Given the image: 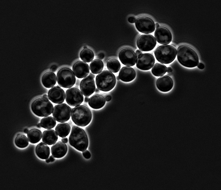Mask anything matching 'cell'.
Listing matches in <instances>:
<instances>
[{"label":"cell","instance_id":"6da1fadb","mask_svg":"<svg viewBox=\"0 0 221 190\" xmlns=\"http://www.w3.org/2000/svg\"><path fill=\"white\" fill-rule=\"evenodd\" d=\"M177 56L179 62L183 66L193 68L199 63L198 56L192 48L184 45H180L177 49Z\"/></svg>","mask_w":221,"mask_h":190},{"label":"cell","instance_id":"52a82bcc","mask_svg":"<svg viewBox=\"0 0 221 190\" xmlns=\"http://www.w3.org/2000/svg\"><path fill=\"white\" fill-rule=\"evenodd\" d=\"M56 79L59 86L66 88L72 87L76 81L75 75L73 70L67 67H62L58 70Z\"/></svg>","mask_w":221,"mask_h":190},{"label":"cell","instance_id":"7a4b0ae2","mask_svg":"<svg viewBox=\"0 0 221 190\" xmlns=\"http://www.w3.org/2000/svg\"><path fill=\"white\" fill-rule=\"evenodd\" d=\"M69 142L71 145L80 151L86 150L88 145V139L86 133L83 128L76 125L72 128Z\"/></svg>","mask_w":221,"mask_h":190},{"label":"cell","instance_id":"ffe728a7","mask_svg":"<svg viewBox=\"0 0 221 190\" xmlns=\"http://www.w3.org/2000/svg\"><path fill=\"white\" fill-rule=\"evenodd\" d=\"M67 150V145L62 141H59L55 143L51 147L52 155L56 158H60L64 156Z\"/></svg>","mask_w":221,"mask_h":190},{"label":"cell","instance_id":"60d3db41","mask_svg":"<svg viewBox=\"0 0 221 190\" xmlns=\"http://www.w3.org/2000/svg\"><path fill=\"white\" fill-rule=\"evenodd\" d=\"M173 71L172 68L170 66L168 67L167 68V71L168 73L171 72Z\"/></svg>","mask_w":221,"mask_h":190},{"label":"cell","instance_id":"277c9868","mask_svg":"<svg viewBox=\"0 0 221 190\" xmlns=\"http://www.w3.org/2000/svg\"><path fill=\"white\" fill-rule=\"evenodd\" d=\"M96 84L97 88L101 91L107 92L112 89L115 85L116 78L111 71L104 70L96 76Z\"/></svg>","mask_w":221,"mask_h":190},{"label":"cell","instance_id":"30bf717a","mask_svg":"<svg viewBox=\"0 0 221 190\" xmlns=\"http://www.w3.org/2000/svg\"><path fill=\"white\" fill-rule=\"evenodd\" d=\"M136 43L139 49L143 51H148L154 48L156 45L157 41L153 35L143 34L138 37Z\"/></svg>","mask_w":221,"mask_h":190},{"label":"cell","instance_id":"836d02e7","mask_svg":"<svg viewBox=\"0 0 221 190\" xmlns=\"http://www.w3.org/2000/svg\"><path fill=\"white\" fill-rule=\"evenodd\" d=\"M128 21L130 23H133L135 22L136 18L133 17H131L128 18Z\"/></svg>","mask_w":221,"mask_h":190},{"label":"cell","instance_id":"83f0119b","mask_svg":"<svg viewBox=\"0 0 221 190\" xmlns=\"http://www.w3.org/2000/svg\"><path fill=\"white\" fill-rule=\"evenodd\" d=\"M42 127L46 129H50L54 127L56 124V120L51 116H46L42 118L40 122Z\"/></svg>","mask_w":221,"mask_h":190},{"label":"cell","instance_id":"d6a6232c","mask_svg":"<svg viewBox=\"0 0 221 190\" xmlns=\"http://www.w3.org/2000/svg\"><path fill=\"white\" fill-rule=\"evenodd\" d=\"M83 154L84 157L86 159L89 158L91 156L90 152L88 150H86L83 151Z\"/></svg>","mask_w":221,"mask_h":190},{"label":"cell","instance_id":"74e56055","mask_svg":"<svg viewBox=\"0 0 221 190\" xmlns=\"http://www.w3.org/2000/svg\"><path fill=\"white\" fill-rule=\"evenodd\" d=\"M106 101H110L111 99V96L109 95H107L105 97Z\"/></svg>","mask_w":221,"mask_h":190},{"label":"cell","instance_id":"f5cc1de1","mask_svg":"<svg viewBox=\"0 0 221 190\" xmlns=\"http://www.w3.org/2000/svg\"><path fill=\"white\" fill-rule=\"evenodd\" d=\"M87 48V47L86 46H84L83 47V48Z\"/></svg>","mask_w":221,"mask_h":190},{"label":"cell","instance_id":"f35d334b","mask_svg":"<svg viewBox=\"0 0 221 190\" xmlns=\"http://www.w3.org/2000/svg\"><path fill=\"white\" fill-rule=\"evenodd\" d=\"M136 55L137 56H139L140 55L142 54V52L140 51V50L138 49L136 51V53H135Z\"/></svg>","mask_w":221,"mask_h":190},{"label":"cell","instance_id":"603a6c76","mask_svg":"<svg viewBox=\"0 0 221 190\" xmlns=\"http://www.w3.org/2000/svg\"><path fill=\"white\" fill-rule=\"evenodd\" d=\"M56 131L52 129L43 131L42 136V141L48 145L54 144L57 141L58 136Z\"/></svg>","mask_w":221,"mask_h":190},{"label":"cell","instance_id":"ac0fdd59","mask_svg":"<svg viewBox=\"0 0 221 190\" xmlns=\"http://www.w3.org/2000/svg\"><path fill=\"white\" fill-rule=\"evenodd\" d=\"M158 89L163 92L170 91L173 86V82L172 78L167 75H163L159 78L156 82Z\"/></svg>","mask_w":221,"mask_h":190},{"label":"cell","instance_id":"f546056e","mask_svg":"<svg viewBox=\"0 0 221 190\" xmlns=\"http://www.w3.org/2000/svg\"><path fill=\"white\" fill-rule=\"evenodd\" d=\"M14 142L18 147L20 148H24L28 146L29 142L26 136L20 133L17 134L16 136L14 139Z\"/></svg>","mask_w":221,"mask_h":190},{"label":"cell","instance_id":"d590c367","mask_svg":"<svg viewBox=\"0 0 221 190\" xmlns=\"http://www.w3.org/2000/svg\"><path fill=\"white\" fill-rule=\"evenodd\" d=\"M57 69V67L56 65H52L50 67V70L52 71L55 72Z\"/></svg>","mask_w":221,"mask_h":190},{"label":"cell","instance_id":"4dcf8cb0","mask_svg":"<svg viewBox=\"0 0 221 190\" xmlns=\"http://www.w3.org/2000/svg\"><path fill=\"white\" fill-rule=\"evenodd\" d=\"M80 59L83 61L89 63L94 59V54L93 51L89 48H83L80 53Z\"/></svg>","mask_w":221,"mask_h":190},{"label":"cell","instance_id":"9c48e42d","mask_svg":"<svg viewBox=\"0 0 221 190\" xmlns=\"http://www.w3.org/2000/svg\"><path fill=\"white\" fill-rule=\"evenodd\" d=\"M135 25L137 30L143 33H152L155 29L154 21L147 16H143L138 18L135 22Z\"/></svg>","mask_w":221,"mask_h":190},{"label":"cell","instance_id":"d4e9b609","mask_svg":"<svg viewBox=\"0 0 221 190\" xmlns=\"http://www.w3.org/2000/svg\"><path fill=\"white\" fill-rule=\"evenodd\" d=\"M71 129L70 125L67 123L63 122L58 124L55 130L58 136L61 138L65 137L69 134Z\"/></svg>","mask_w":221,"mask_h":190},{"label":"cell","instance_id":"e0dca14e","mask_svg":"<svg viewBox=\"0 0 221 190\" xmlns=\"http://www.w3.org/2000/svg\"><path fill=\"white\" fill-rule=\"evenodd\" d=\"M72 70L75 76L78 78H84L89 73V67L85 62L78 60L75 62L72 67Z\"/></svg>","mask_w":221,"mask_h":190},{"label":"cell","instance_id":"8fae6325","mask_svg":"<svg viewBox=\"0 0 221 190\" xmlns=\"http://www.w3.org/2000/svg\"><path fill=\"white\" fill-rule=\"evenodd\" d=\"M65 100L67 103L71 106L81 104L83 101V96L80 90L76 87L69 88L66 91Z\"/></svg>","mask_w":221,"mask_h":190},{"label":"cell","instance_id":"7c38bea8","mask_svg":"<svg viewBox=\"0 0 221 190\" xmlns=\"http://www.w3.org/2000/svg\"><path fill=\"white\" fill-rule=\"evenodd\" d=\"M118 57L122 64L130 66L135 65L137 58L134 51L127 48H122L120 51Z\"/></svg>","mask_w":221,"mask_h":190},{"label":"cell","instance_id":"44dd1931","mask_svg":"<svg viewBox=\"0 0 221 190\" xmlns=\"http://www.w3.org/2000/svg\"><path fill=\"white\" fill-rule=\"evenodd\" d=\"M106 101L105 98L102 95L96 94L89 98L88 104L91 108L95 109H99L104 105Z\"/></svg>","mask_w":221,"mask_h":190},{"label":"cell","instance_id":"cb8c5ba5","mask_svg":"<svg viewBox=\"0 0 221 190\" xmlns=\"http://www.w3.org/2000/svg\"><path fill=\"white\" fill-rule=\"evenodd\" d=\"M35 152L39 158L42 159H46L49 157L50 150L49 147L47 144L43 142H41L36 146Z\"/></svg>","mask_w":221,"mask_h":190},{"label":"cell","instance_id":"7402d4cb","mask_svg":"<svg viewBox=\"0 0 221 190\" xmlns=\"http://www.w3.org/2000/svg\"><path fill=\"white\" fill-rule=\"evenodd\" d=\"M41 81L42 84L45 87L48 88H51L56 84V75L52 71H46L42 75Z\"/></svg>","mask_w":221,"mask_h":190},{"label":"cell","instance_id":"2e32d148","mask_svg":"<svg viewBox=\"0 0 221 190\" xmlns=\"http://www.w3.org/2000/svg\"><path fill=\"white\" fill-rule=\"evenodd\" d=\"M65 96L64 90L58 86L52 87L48 92V99L55 104H60L63 102Z\"/></svg>","mask_w":221,"mask_h":190},{"label":"cell","instance_id":"f1b7e54d","mask_svg":"<svg viewBox=\"0 0 221 190\" xmlns=\"http://www.w3.org/2000/svg\"><path fill=\"white\" fill-rule=\"evenodd\" d=\"M167 67L165 65L156 63L153 67L151 71L155 76L159 77L165 74L167 72Z\"/></svg>","mask_w":221,"mask_h":190},{"label":"cell","instance_id":"f6af8a7d","mask_svg":"<svg viewBox=\"0 0 221 190\" xmlns=\"http://www.w3.org/2000/svg\"><path fill=\"white\" fill-rule=\"evenodd\" d=\"M89 75H90L92 77H93L94 78L95 77V75L93 74L92 73H90L89 74Z\"/></svg>","mask_w":221,"mask_h":190},{"label":"cell","instance_id":"1f68e13d","mask_svg":"<svg viewBox=\"0 0 221 190\" xmlns=\"http://www.w3.org/2000/svg\"><path fill=\"white\" fill-rule=\"evenodd\" d=\"M121 65L119 61L116 59L112 58L108 60L107 66L108 70L113 73L118 72L120 70Z\"/></svg>","mask_w":221,"mask_h":190},{"label":"cell","instance_id":"8992f818","mask_svg":"<svg viewBox=\"0 0 221 190\" xmlns=\"http://www.w3.org/2000/svg\"><path fill=\"white\" fill-rule=\"evenodd\" d=\"M177 53L176 48L170 45L159 46L155 50L154 54L157 60L165 64H169L175 59Z\"/></svg>","mask_w":221,"mask_h":190},{"label":"cell","instance_id":"681fc988","mask_svg":"<svg viewBox=\"0 0 221 190\" xmlns=\"http://www.w3.org/2000/svg\"><path fill=\"white\" fill-rule=\"evenodd\" d=\"M37 127L40 128H41V124L40 123H38L37 125Z\"/></svg>","mask_w":221,"mask_h":190},{"label":"cell","instance_id":"9a60e30c","mask_svg":"<svg viewBox=\"0 0 221 190\" xmlns=\"http://www.w3.org/2000/svg\"><path fill=\"white\" fill-rule=\"evenodd\" d=\"M80 89L85 97H89L92 94L95 89L94 78L89 75L84 77L80 82Z\"/></svg>","mask_w":221,"mask_h":190},{"label":"cell","instance_id":"7dc6e473","mask_svg":"<svg viewBox=\"0 0 221 190\" xmlns=\"http://www.w3.org/2000/svg\"><path fill=\"white\" fill-rule=\"evenodd\" d=\"M45 162H46L48 163L50 162V161L49 158H48L46 159Z\"/></svg>","mask_w":221,"mask_h":190},{"label":"cell","instance_id":"5b68a950","mask_svg":"<svg viewBox=\"0 0 221 190\" xmlns=\"http://www.w3.org/2000/svg\"><path fill=\"white\" fill-rule=\"evenodd\" d=\"M33 112L39 117H45L51 115L52 112L53 106L48 99L39 97L34 99L31 104Z\"/></svg>","mask_w":221,"mask_h":190},{"label":"cell","instance_id":"4fadbf2b","mask_svg":"<svg viewBox=\"0 0 221 190\" xmlns=\"http://www.w3.org/2000/svg\"><path fill=\"white\" fill-rule=\"evenodd\" d=\"M155 62V58L153 55L149 53H144L138 56L136 65L140 70H147L152 68Z\"/></svg>","mask_w":221,"mask_h":190},{"label":"cell","instance_id":"7bdbcfd3","mask_svg":"<svg viewBox=\"0 0 221 190\" xmlns=\"http://www.w3.org/2000/svg\"><path fill=\"white\" fill-rule=\"evenodd\" d=\"M89 97H85L84 99V101L85 102L87 103L88 102L89 100Z\"/></svg>","mask_w":221,"mask_h":190},{"label":"cell","instance_id":"f907efd6","mask_svg":"<svg viewBox=\"0 0 221 190\" xmlns=\"http://www.w3.org/2000/svg\"><path fill=\"white\" fill-rule=\"evenodd\" d=\"M95 92L96 93H98L99 92V90L97 88H96L95 90Z\"/></svg>","mask_w":221,"mask_h":190},{"label":"cell","instance_id":"b9f144b4","mask_svg":"<svg viewBox=\"0 0 221 190\" xmlns=\"http://www.w3.org/2000/svg\"><path fill=\"white\" fill-rule=\"evenodd\" d=\"M49 159L50 161V162H54L55 161V158H54V157L52 155H51L49 157Z\"/></svg>","mask_w":221,"mask_h":190},{"label":"cell","instance_id":"ba28073f","mask_svg":"<svg viewBox=\"0 0 221 190\" xmlns=\"http://www.w3.org/2000/svg\"><path fill=\"white\" fill-rule=\"evenodd\" d=\"M71 113V107L67 104L63 103L54 106L52 114L56 121L62 123L66 122L69 120Z\"/></svg>","mask_w":221,"mask_h":190},{"label":"cell","instance_id":"3957f363","mask_svg":"<svg viewBox=\"0 0 221 190\" xmlns=\"http://www.w3.org/2000/svg\"><path fill=\"white\" fill-rule=\"evenodd\" d=\"M71 118L76 125L85 127L88 124L92 119V113L90 109L83 105L76 106L71 113Z\"/></svg>","mask_w":221,"mask_h":190},{"label":"cell","instance_id":"484cf974","mask_svg":"<svg viewBox=\"0 0 221 190\" xmlns=\"http://www.w3.org/2000/svg\"><path fill=\"white\" fill-rule=\"evenodd\" d=\"M42 136L41 131L36 128L30 129L27 133V136L29 141L33 144L39 142L41 139Z\"/></svg>","mask_w":221,"mask_h":190},{"label":"cell","instance_id":"5bb4252c","mask_svg":"<svg viewBox=\"0 0 221 190\" xmlns=\"http://www.w3.org/2000/svg\"><path fill=\"white\" fill-rule=\"evenodd\" d=\"M154 35L157 42L161 44H168L172 40V36L171 32L164 26H161L157 28Z\"/></svg>","mask_w":221,"mask_h":190},{"label":"cell","instance_id":"d6986e66","mask_svg":"<svg viewBox=\"0 0 221 190\" xmlns=\"http://www.w3.org/2000/svg\"><path fill=\"white\" fill-rule=\"evenodd\" d=\"M136 76L135 70L128 66L122 67L119 71L118 77L122 81L128 82L133 80Z\"/></svg>","mask_w":221,"mask_h":190},{"label":"cell","instance_id":"ee69618b","mask_svg":"<svg viewBox=\"0 0 221 190\" xmlns=\"http://www.w3.org/2000/svg\"><path fill=\"white\" fill-rule=\"evenodd\" d=\"M42 97L44 98H45L46 99H48V96L46 94L43 95Z\"/></svg>","mask_w":221,"mask_h":190},{"label":"cell","instance_id":"ab89813d","mask_svg":"<svg viewBox=\"0 0 221 190\" xmlns=\"http://www.w3.org/2000/svg\"><path fill=\"white\" fill-rule=\"evenodd\" d=\"M61 140L63 142L65 143H67L68 141V139L67 138H63L61 139Z\"/></svg>","mask_w":221,"mask_h":190},{"label":"cell","instance_id":"4316f807","mask_svg":"<svg viewBox=\"0 0 221 190\" xmlns=\"http://www.w3.org/2000/svg\"><path fill=\"white\" fill-rule=\"evenodd\" d=\"M104 64L103 62L98 59L93 60L90 64V69L93 74H99L103 69Z\"/></svg>","mask_w":221,"mask_h":190},{"label":"cell","instance_id":"e575fe53","mask_svg":"<svg viewBox=\"0 0 221 190\" xmlns=\"http://www.w3.org/2000/svg\"><path fill=\"white\" fill-rule=\"evenodd\" d=\"M98 57L100 60L103 59L104 57V54L103 53H100L98 55Z\"/></svg>","mask_w":221,"mask_h":190},{"label":"cell","instance_id":"c3c4849f","mask_svg":"<svg viewBox=\"0 0 221 190\" xmlns=\"http://www.w3.org/2000/svg\"><path fill=\"white\" fill-rule=\"evenodd\" d=\"M155 27H156V28H158L160 26L159 24L157 23L155 24Z\"/></svg>","mask_w":221,"mask_h":190},{"label":"cell","instance_id":"8d00e7d4","mask_svg":"<svg viewBox=\"0 0 221 190\" xmlns=\"http://www.w3.org/2000/svg\"><path fill=\"white\" fill-rule=\"evenodd\" d=\"M197 67L199 69H202L204 68V66L203 63H199L197 65Z\"/></svg>","mask_w":221,"mask_h":190},{"label":"cell","instance_id":"816d5d0a","mask_svg":"<svg viewBox=\"0 0 221 190\" xmlns=\"http://www.w3.org/2000/svg\"><path fill=\"white\" fill-rule=\"evenodd\" d=\"M117 79L118 80H120V79H119V78L118 76H117Z\"/></svg>","mask_w":221,"mask_h":190},{"label":"cell","instance_id":"bcb514c9","mask_svg":"<svg viewBox=\"0 0 221 190\" xmlns=\"http://www.w3.org/2000/svg\"><path fill=\"white\" fill-rule=\"evenodd\" d=\"M28 131H29V130L25 128V129H24V132L25 134H27Z\"/></svg>","mask_w":221,"mask_h":190}]
</instances>
